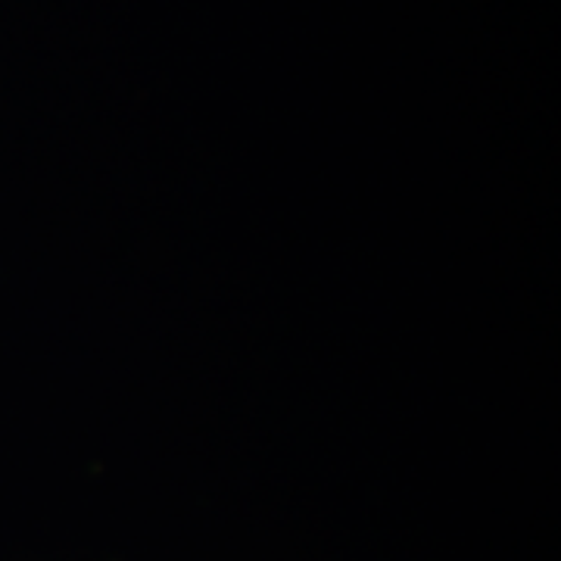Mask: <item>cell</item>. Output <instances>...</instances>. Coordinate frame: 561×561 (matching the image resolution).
I'll use <instances>...</instances> for the list:
<instances>
[]
</instances>
